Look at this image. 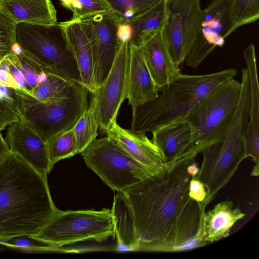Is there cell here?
Returning <instances> with one entry per match:
<instances>
[{
    "instance_id": "6da1fadb",
    "label": "cell",
    "mask_w": 259,
    "mask_h": 259,
    "mask_svg": "<svg viewBox=\"0 0 259 259\" xmlns=\"http://www.w3.org/2000/svg\"><path fill=\"white\" fill-rule=\"evenodd\" d=\"M195 156L181 157L122 191L130 207L138 251L169 252L178 221L190 200L188 170Z\"/></svg>"
},
{
    "instance_id": "7a4b0ae2",
    "label": "cell",
    "mask_w": 259,
    "mask_h": 259,
    "mask_svg": "<svg viewBox=\"0 0 259 259\" xmlns=\"http://www.w3.org/2000/svg\"><path fill=\"white\" fill-rule=\"evenodd\" d=\"M58 210L47 178L8 152L0 161V240L36 235Z\"/></svg>"
},
{
    "instance_id": "3957f363",
    "label": "cell",
    "mask_w": 259,
    "mask_h": 259,
    "mask_svg": "<svg viewBox=\"0 0 259 259\" xmlns=\"http://www.w3.org/2000/svg\"><path fill=\"white\" fill-rule=\"evenodd\" d=\"M237 73V70L232 68L203 75L181 73L156 99L133 111L130 130L135 133L152 132L165 124L185 119L201 98L220 84L235 78Z\"/></svg>"
},
{
    "instance_id": "277c9868",
    "label": "cell",
    "mask_w": 259,
    "mask_h": 259,
    "mask_svg": "<svg viewBox=\"0 0 259 259\" xmlns=\"http://www.w3.org/2000/svg\"><path fill=\"white\" fill-rule=\"evenodd\" d=\"M250 103L249 84L241 82L238 104L229 127L220 141L203 149L202 162L196 177L205 186L206 206L230 181L245 159V138Z\"/></svg>"
},
{
    "instance_id": "5b68a950",
    "label": "cell",
    "mask_w": 259,
    "mask_h": 259,
    "mask_svg": "<svg viewBox=\"0 0 259 259\" xmlns=\"http://www.w3.org/2000/svg\"><path fill=\"white\" fill-rule=\"evenodd\" d=\"M241 86V82L235 78L226 81L193 107L185 118L191 127V140L179 158L196 157L205 148L224 137L232 120Z\"/></svg>"
},
{
    "instance_id": "8992f818",
    "label": "cell",
    "mask_w": 259,
    "mask_h": 259,
    "mask_svg": "<svg viewBox=\"0 0 259 259\" xmlns=\"http://www.w3.org/2000/svg\"><path fill=\"white\" fill-rule=\"evenodd\" d=\"M16 39L42 71L82 84L77 62L60 22L52 25L18 23Z\"/></svg>"
},
{
    "instance_id": "52a82bcc",
    "label": "cell",
    "mask_w": 259,
    "mask_h": 259,
    "mask_svg": "<svg viewBox=\"0 0 259 259\" xmlns=\"http://www.w3.org/2000/svg\"><path fill=\"white\" fill-rule=\"evenodd\" d=\"M34 239L60 247L85 240L98 242L114 238L115 230L111 210H58L35 235Z\"/></svg>"
},
{
    "instance_id": "ba28073f",
    "label": "cell",
    "mask_w": 259,
    "mask_h": 259,
    "mask_svg": "<svg viewBox=\"0 0 259 259\" xmlns=\"http://www.w3.org/2000/svg\"><path fill=\"white\" fill-rule=\"evenodd\" d=\"M80 154L87 166L117 192L155 174L108 136L95 139Z\"/></svg>"
},
{
    "instance_id": "9c48e42d",
    "label": "cell",
    "mask_w": 259,
    "mask_h": 259,
    "mask_svg": "<svg viewBox=\"0 0 259 259\" xmlns=\"http://www.w3.org/2000/svg\"><path fill=\"white\" fill-rule=\"evenodd\" d=\"M88 89L77 83L67 96L46 102L24 94L23 119L46 142L72 128L88 109Z\"/></svg>"
},
{
    "instance_id": "30bf717a",
    "label": "cell",
    "mask_w": 259,
    "mask_h": 259,
    "mask_svg": "<svg viewBox=\"0 0 259 259\" xmlns=\"http://www.w3.org/2000/svg\"><path fill=\"white\" fill-rule=\"evenodd\" d=\"M202 12L200 0H167L161 34L178 66L185 61L194 43Z\"/></svg>"
},
{
    "instance_id": "8fae6325",
    "label": "cell",
    "mask_w": 259,
    "mask_h": 259,
    "mask_svg": "<svg viewBox=\"0 0 259 259\" xmlns=\"http://www.w3.org/2000/svg\"><path fill=\"white\" fill-rule=\"evenodd\" d=\"M129 54L128 41L120 42L107 76L93 94L91 103L99 128L105 133L116 122L121 105L127 98Z\"/></svg>"
},
{
    "instance_id": "7c38bea8",
    "label": "cell",
    "mask_w": 259,
    "mask_h": 259,
    "mask_svg": "<svg viewBox=\"0 0 259 259\" xmlns=\"http://www.w3.org/2000/svg\"><path fill=\"white\" fill-rule=\"evenodd\" d=\"M232 0H212L202 10L194 43L185 61L196 68L214 49L222 47L226 38L237 27L231 16Z\"/></svg>"
},
{
    "instance_id": "4fadbf2b",
    "label": "cell",
    "mask_w": 259,
    "mask_h": 259,
    "mask_svg": "<svg viewBox=\"0 0 259 259\" xmlns=\"http://www.w3.org/2000/svg\"><path fill=\"white\" fill-rule=\"evenodd\" d=\"M77 22L91 47L95 91L107 76L115 59L119 44L116 35L118 23L110 12L98 14Z\"/></svg>"
},
{
    "instance_id": "5bb4252c",
    "label": "cell",
    "mask_w": 259,
    "mask_h": 259,
    "mask_svg": "<svg viewBox=\"0 0 259 259\" xmlns=\"http://www.w3.org/2000/svg\"><path fill=\"white\" fill-rule=\"evenodd\" d=\"M5 140L10 151L47 178L52 166L45 142L24 119L9 125Z\"/></svg>"
},
{
    "instance_id": "9a60e30c",
    "label": "cell",
    "mask_w": 259,
    "mask_h": 259,
    "mask_svg": "<svg viewBox=\"0 0 259 259\" xmlns=\"http://www.w3.org/2000/svg\"><path fill=\"white\" fill-rule=\"evenodd\" d=\"M249 79L250 103L245 138L246 157H251L254 165L250 175L259 174V84L255 48L252 44L243 52Z\"/></svg>"
},
{
    "instance_id": "2e32d148",
    "label": "cell",
    "mask_w": 259,
    "mask_h": 259,
    "mask_svg": "<svg viewBox=\"0 0 259 259\" xmlns=\"http://www.w3.org/2000/svg\"><path fill=\"white\" fill-rule=\"evenodd\" d=\"M132 158L156 173L165 166L164 158L157 146L145 133H135L125 130L117 122L106 132Z\"/></svg>"
},
{
    "instance_id": "e0dca14e",
    "label": "cell",
    "mask_w": 259,
    "mask_h": 259,
    "mask_svg": "<svg viewBox=\"0 0 259 259\" xmlns=\"http://www.w3.org/2000/svg\"><path fill=\"white\" fill-rule=\"evenodd\" d=\"M127 98L132 111L158 96L156 86L145 63L141 47L129 45Z\"/></svg>"
},
{
    "instance_id": "ac0fdd59",
    "label": "cell",
    "mask_w": 259,
    "mask_h": 259,
    "mask_svg": "<svg viewBox=\"0 0 259 259\" xmlns=\"http://www.w3.org/2000/svg\"><path fill=\"white\" fill-rule=\"evenodd\" d=\"M145 63L158 91L162 90L181 74L173 61L161 32L141 47Z\"/></svg>"
},
{
    "instance_id": "d6986e66",
    "label": "cell",
    "mask_w": 259,
    "mask_h": 259,
    "mask_svg": "<svg viewBox=\"0 0 259 259\" xmlns=\"http://www.w3.org/2000/svg\"><path fill=\"white\" fill-rule=\"evenodd\" d=\"M0 11L17 24L57 23V11L51 0H0Z\"/></svg>"
},
{
    "instance_id": "ffe728a7",
    "label": "cell",
    "mask_w": 259,
    "mask_h": 259,
    "mask_svg": "<svg viewBox=\"0 0 259 259\" xmlns=\"http://www.w3.org/2000/svg\"><path fill=\"white\" fill-rule=\"evenodd\" d=\"M152 142L160 151L165 163L178 159L188 147L191 137L185 119L165 124L152 132Z\"/></svg>"
},
{
    "instance_id": "44dd1931",
    "label": "cell",
    "mask_w": 259,
    "mask_h": 259,
    "mask_svg": "<svg viewBox=\"0 0 259 259\" xmlns=\"http://www.w3.org/2000/svg\"><path fill=\"white\" fill-rule=\"evenodd\" d=\"M234 203L229 199L217 203L205 212L204 229L205 240L213 243L229 236L231 230L239 220L245 217L239 206L234 208Z\"/></svg>"
},
{
    "instance_id": "7402d4cb",
    "label": "cell",
    "mask_w": 259,
    "mask_h": 259,
    "mask_svg": "<svg viewBox=\"0 0 259 259\" xmlns=\"http://www.w3.org/2000/svg\"><path fill=\"white\" fill-rule=\"evenodd\" d=\"M65 30L69 43L77 62L82 84L92 94L93 85V62L88 39L79 22L72 20L60 22Z\"/></svg>"
},
{
    "instance_id": "603a6c76",
    "label": "cell",
    "mask_w": 259,
    "mask_h": 259,
    "mask_svg": "<svg viewBox=\"0 0 259 259\" xmlns=\"http://www.w3.org/2000/svg\"><path fill=\"white\" fill-rule=\"evenodd\" d=\"M111 213L112 215L118 251H138L133 214L128 203L122 192L114 195Z\"/></svg>"
},
{
    "instance_id": "cb8c5ba5",
    "label": "cell",
    "mask_w": 259,
    "mask_h": 259,
    "mask_svg": "<svg viewBox=\"0 0 259 259\" xmlns=\"http://www.w3.org/2000/svg\"><path fill=\"white\" fill-rule=\"evenodd\" d=\"M1 60L16 89L31 97L33 90L39 84V76L42 71L22 50L18 55L11 53Z\"/></svg>"
},
{
    "instance_id": "d4e9b609",
    "label": "cell",
    "mask_w": 259,
    "mask_h": 259,
    "mask_svg": "<svg viewBox=\"0 0 259 259\" xmlns=\"http://www.w3.org/2000/svg\"><path fill=\"white\" fill-rule=\"evenodd\" d=\"M167 0L156 4L128 23L133 28L129 45L141 47L162 31L166 15Z\"/></svg>"
},
{
    "instance_id": "484cf974",
    "label": "cell",
    "mask_w": 259,
    "mask_h": 259,
    "mask_svg": "<svg viewBox=\"0 0 259 259\" xmlns=\"http://www.w3.org/2000/svg\"><path fill=\"white\" fill-rule=\"evenodd\" d=\"M24 93L0 84V132L23 120Z\"/></svg>"
},
{
    "instance_id": "4316f807",
    "label": "cell",
    "mask_w": 259,
    "mask_h": 259,
    "mask_svg": "<svg viewBox=\"0 0 259 259\" xmlns=\"http://www.w3.org/2000/svg\"><path fill=\"white\" fill-rule=\"evenodd\" d=\"M118 24L130 23L160 0H101Z\"/></svg>"
},
{
    "instance_id": "83f0119b",
    "label": "cell",
    "mask_w": 259,
    "mask_h": 259,
    "mask_svg": "<svg viewBox=\"0 0 259 259\" xmlns=\"http://www.w3.org/2000/svg\"><path fill=\"white\" fill-rule=\"evenodd\" d=\"M77 83L61 76L47 73L46 79L34 88L31 97L40 102L63 98L69 95Z\"/></svg>"
},
{
    "instance_id": "f1b7e54d",
    "label": "cell",
    "mask_w": 259,
    "mask_h": 259,
    "mask_svg": "<svg viewBox=\"0 0 259 259\" xmlns=\"http://www.w3.org/2000/svg\"><path fill=\"white\" fill-rule=\"evenodd\" d=\"M52 166L59 161L78 154L73 128L59 133L45 142Z\"/></svg>"
},
{
    "instance_id": "f546056e",
    "label": "cell",
    "mask_w": 259,
    "mask_h": 259,
    "mask_svg": "<svg viewBox=\"0 0 259 259\" xmlns=\"http://www.w3.org/2000/svg\"><path fill=\"white\" fill-rule=\"evenodd\" d=\"M73 128L76 139L78 153H81L96 139L99 128L94 106L91 102Z\"/></svg>"
},
{
    "instance_id": "4dcf8cb0",
    "label": "cell",
    "mask_w": 259,
    "mask_h": 259,
    "mask_svg": "<svg viewBox=\"0 0 259 259\" xmlns=\"http://www.w3.org/2000/svg\"><path fill=\"white\" fill-rule=\"evenodd\" d=\"M59 1L63 7L72 12L71 20L75 21H79L100 13H110L101 0Z\"/></svg>"
},
{
    "instance_id": "1f68e13d",
    "label": "cell",
    "mask_w": 259,
    "mask_h": 259,
    "mask_svg": "<svg viewBox=\"0 0 259 259\" xmlns=\"http://www.w3.org/2000/svg\"><path fill=\"white\" fill-rule=\"evenodd\" d=\"M231 16L237 28L256 21L259 17V0H232Z\"/></svg>"
},
{
    "instance_id": "d6a6232c",
    "label": "cell",
    "mask_w": 259,
    "mask_h": 259,
    "mask_svg": "<svg viewBox=\"0 0 259 259\" xmlns=\"http://www.w3.org/2000/svg\"><path fill=\"white\" fill-rule=\"evenodd\" d=\"M17 23L0 11V59L13 53L17 44L16 31Z\"/></svg>"
},
{
    "instance_id": "836d02e7",
    "label": "cell",
    "mask_w": 259,
    "mask_h": 259,
    "mask_svg": "<svg viewBox=\"0 0 259 259\" xmlns=\"http://www.w3.org/2000/svg\"><path fill=\"white\" fill-rule=\"evenodd\" d=\"M0 244L25 251L49 250L52 246L27 236L0 240Z\"/></svg>"
},
{
    "instance_id": "e575fe53",
    "label": "cell",
    "mask_w": 259,
    "mask_h": 259,
    "mask_svg": "<svg viewBox=\"0 0 259 259\" xmlns=\"http://www.w3.org/2000/svg\"><path fill=\"white\" fill-rule=\"evenodd\" d=\"M189 196L199 204L204 205L207 197V191L203 183L196 177L190 180L189 185Z\"/></svg>"
},
{
    "instance_id": "d590c367",
    "label": "cell",
    "mask_w": 259,
    "mask_h": 259,
    "mask_svg": "<svg viewBox=\"0 0 259 259\" xmlns=\"http://www.w3.org/2000/svg\"><path fill=\"white\" fill-rule=\"evenodd\" d=\"M133 35V28L128 23L118 24L116 35L119 42L129 41Z\"/></svg>"
},
{
    "instance_id": "8d00e7d4",
    "label": "cell",
    "mask_w": 259,
    "mask_h": 259,
    "mask_svg": "<svg viewBox=\"0 0 259 259\" xmlns=\"http://www.w3.org/2000/svg\"><path fill=\"white\" fill-rule=\"evenodd\" d=\"M9 151V146L0 132V161Z\"/></svg>"
}]
</instances>
